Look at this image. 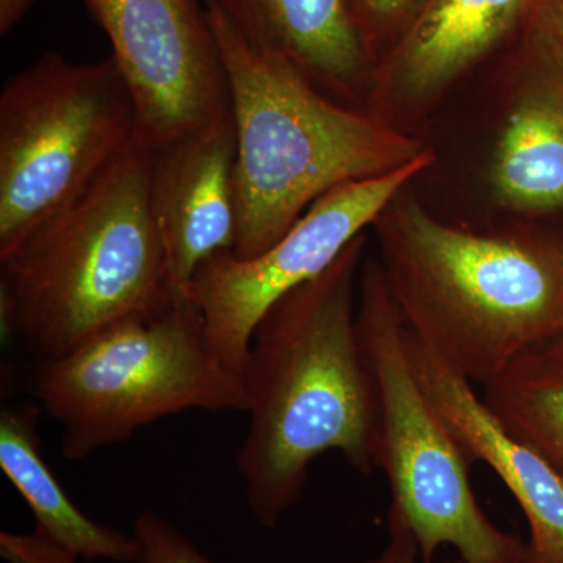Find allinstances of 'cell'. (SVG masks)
Returning <instances> with one entry per match:
<instances>
[{"label": "cell", "instance_id": "6", "mask_svg": "<svg viewBox=\"0 0 563 563\" xmlns=\"http://www.w3.org/2000/svg\"><path fill=\"white\" fill-rule=\"evenodd\" d=\"M357 329L379 396V468L421 563H433L442 547L457 553L454 563H525L526 543L493 523L477 503L472 462L415 374L406 321L379 261L362 265Z\"/></svg>", "mask_w": 563, "mask_h": 563}, {"label": "cell", "instance_id": "9", "mask_svg": "<svg viewBox=\"0 0 563 563\" xmlns=\"http://www.w3.org/2000/svg\"><path fill=\"white\" fill-rule=\"evenodd\" d=\"M111 44L150 150L232 118L231 88L198 0H84Z\"/></svg>", "mask_w": 563, "mask_h": 563}, {"label": "cell", "instance_id": "1", "mask_svg": "<svg viewBox=\"0 0 563 563\" xmlns=\"http://www.w3.org/2000/svg\"><path fill=\"white\" fill-rule=\"evenodd\" d=\"M365 235L317 279L279 299L252 333L242 372L250 429L236 455L255 520L274 528L301 498L310 466L339 453L379 470L380 407L357 329Z\"/></svg>", "mask_w": 563, "mask_h": 563}, {"label": "cell", "instance_id": "11", "mask_svg": "<svg viewBox=\"0 0 563 563\" xmlns=\"http://www.w3.org/2000/svg\"><path fill=\"white\" fill-rule=\"evenodd\" d=\"M410 362L470 462H484L506 485L529 528L525 563H563V483L499 422L473 383L407 329Z\"/></svg>", "mask_w": 563, "mask_h": 563}, {"label": "cell", "instance_id": "18", "mask_svg": "<svg viewBox=\"0 0 563 563\" xmlns=\"http://www.w3.org/2000/svg\"><path fill=\"white\" fill-rule=\"evenodd\" d=\"M133 536L141 547V563H217L152 510L136 518Z\"/></svg>", "mask_w": 563, "mask_h": 563}, {"label": "cell", "instance_id": "7", "mask_svg": "<svg viewBox=\"0 0 563 563\" xmlns=\"http://www.w3.org/2000/svg\"><path fill=\"white\" fill-rule=\"evenodd\" d=\"M136 133L114 58L46 52L0 92V258L76 201Z\"/></svg>", "mask_w": 563, "mask_h": 563}, {"label": "cell", "instance_id": "19", "mask_svg": "<svg viewBox=\"0 0 563 563\" xmlns=\"http://www.w3.org/2000/svg\"><path fill=\"white\" fill-rule=\"evenodd\" d=\"M0 554L10 563H77V555L44 536L32 533H0Z\"/></svg>", "mask_w": 563, "mask_h": 563}, {"label": "cell", "instance_id": "13", "mask_svg": "<svg viewBox=\"0 0 563 563\" xmlns=\"http://www.w3.org/2000/svg\"><path fill=\"white\" fill-rule=\"evenodd\" d=\"M540 0H428L379 63L377 79L407 101L442 91L520 38Z\"/></svg>", "mask_w": 563, "mask_h": 563}, {"label": "cell", "instance_id": "17", "mask_svg": "<svg viewBox=\"0 0 563 563\" xmlns=\"http://www.w3.org/2000/svg\"><path fill=\"white\" fill-rule=\"evenodd\" d=\"M428 0H346L347 10L372 60H383Z\"/></svg>", "mask_w": 563, "mask_h": 563}, {"label": "cell", "instance_id": "22", "mask_svg": "<svg viewBox=\"0 0 563 563\" xmlns=\"http://www.w3.org/2000/svg\"><path fill=\"white\" fill-rule=\"evenodd\" d=\"M36 0H0V35H10L27 16Z\"/></svg>", "mask_w": 563, "mask_h": 563}, {"label": "cell", "instance_id": "12", "mask_svg": "<svg viewBox=\"0 0 563 563\" xmlns=\"http://www.w3.org/2000/svg\"><path fill=\"white\" fill-rule=\"evenodd\" d=\"M507 52L520 85L496 143L493 191L520 213L563 210V49L531 21Z\"/></svg>", "mask_w": 563, "mask_h": 563}, {"label": "cell", "instance_id": "10", "mask_svg": "<svg viewBox=\"0 0 563 563\" xmlns=\"http://www.w3.org/2000/svg\"><path fill=\"white\" fill-rule=\"evenodd\" d=\"M150 150V147H147ZM152 214L179 296H190L199 266L233 252L239 232L233 118L150 150Z\"/></svg>", "mask_w": 563, "mask_h": 563}, {"label": "cell", "instance_id": "2", "mask_svg": "<svg viewBox=\"0 0 563 563\" xmlns=\"http://www.w3.org/2000/svg\"><path fill=\"white\" fill-rule=\"evenodd\" d=\"M373 225L407 328L470 383L563 335L562 240L465 231L399 196Z\"/></svg>", "mask_w": 563, "mask_h": 563}, {"label": "cell", "instance_id": "15", "mask_svg": "<svg viewBox=\"0 0 563 563\" xmlns=\"http://www.w3.org/2000/svg\"><path fill=\"white\" fill-rule=\"evenodd\" d=\"M41 412L32 402L0 413V468L31 507L35 529L85 561L141 563L135 536L92 521L58 483L41 450Z\"/></svg>", "mask_w": 563, "mask_h": 563}, {"label": "cell", "instance_id": "16", "mask_svg": "<svg viewBox=\"0 0 563 563\" xmlns=\"http://www.w3.org/2000/svg\"><path fill=\"white\" fill-rule=\"evenodd\" d=\"M483 388L490 412L563 483V335L526 352Z\"/></svg>", "mask_w": 563, "mask_h": 563}, {"label": "cell", "instance_id": "8", "mask_svg": "<svg viewBox=\"0 0 563 563\" xmlns=\"http://www.w3.org/2000/svg\"><path fill=\"white\" fill-rule=\"evenodd\" d=\"M431 151L398 172L333 188L268 250L242 261L232 252L199 266L190 298L221 362L242 376L258 321L285 295L317 279L363 229L374 224L413 177L433 165Z\"/></svg>", "mask_w": 563, "mask_h": 563}, {"label": "cell", "instance_id": "4", "mask_svg": "<svg viewBox=\"0 0 563 563\" xmlns=\"http://www.w3.org/2000/svg\"><path fill=\"white\" fill-rule=\"evenodd\" d=\"M206 9L231 88L236 258L272 247L333 188L387 176L429 151L383 118L322 95L290 63L247 44L220 10Z\"/></svg>", "mask_w": 563, "mask_h": 563}, {"label": "cell", "instance_id": "3", "mask_svg": "<svg viewBox=\"0 0 563 563\" xmlns=\"http://www.w3.org/2000/svg\"><path fill=\"white\" fill-rule=\"evenodd\" d=\"M151 155L129 146L79 198L0 258V324L32 362L179 298L150 201Z\"/></svg>", "mask_w": 563, "mask_h": 563}, {"label": "cell", "instance_id": "21", "mask_svg": "<svg viewBox=\"0 0 563 563\" xmlns=\"http://www.w3.org/2000/svg\"><path fill=\"white\" fill-rule=\"evenodd\" d=\"M532 22L542 27L563 49V0H540Z\"/></svg>", "mask_w": 563, "mask_h": 563}, {"label": "cell", "instance_id": "20", "mask_svg": "<svg viewBox=\"0 0 563 563\" xmlns=\"http://www.w3.org/2000/svg\"><path fill=\"white\" fill-rule=\"evenodd\" d=\"M418 561H420V553H418V544L412 531L401 514L390 507L388 510V542L376 558L369 559L365 563H418Z\"/></svg>", "mask_w": 563, "mask_h": 563}, {"label": "cell", "instance_id": "5", "mask_svg": "<svg viewBox=\"0 0 563 563\" xmlns=\"http://www.w3.org/2000/svg\"><path fill=\"white\" fill-rule=\"evenodd\" d=\"M31 363L25 388L60 422L69 461L187 410H247L242 377L211 347L190 296L122 318L60 357Z\"/></svg>", "mask_w": 563, "mask_h": 563}, {"label": "cell", "instance_id": "14", "mask_svg": "<svg viewBox=\"0 0 563 563\" xmlns=\"http://www.w3.org/2000/svg\"><path fill=\"white\" fill-rule=\"evenodd\" d=\"M247 44L290 63L322 95L344 103L372 65L346 0H206ZM350 107V106H347Z\"/></svg>", "mask_w": 563, "mask_h": 563}]
</instances>
